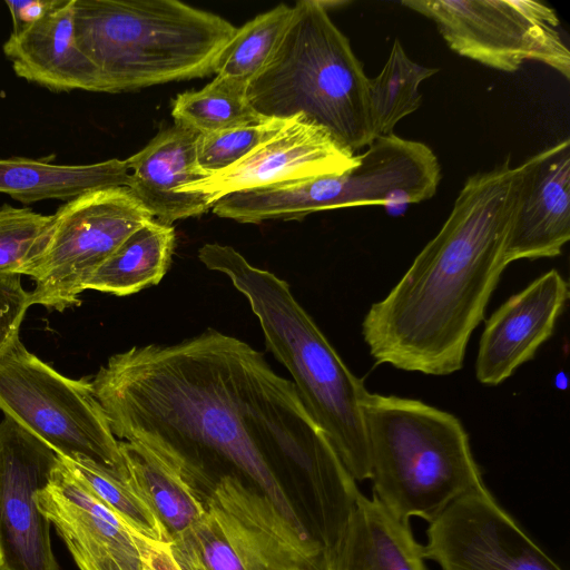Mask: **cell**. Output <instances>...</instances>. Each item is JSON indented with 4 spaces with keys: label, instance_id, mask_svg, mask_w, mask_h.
I'll return each instance as SVG.
<instances>
[{
    "label": "cell",
    "instance_id": "obj_19",
    "mask_svg": "<svg viewBox=\"0 0 570 570\" xmlns=\"http://www.w3.org/2000/svg\"><path fill=\"white\" fill-rule=\"evenodd\" d=\"M374 495L360 494L345 530L323 559V570H429L410 527Z\"/></svg>",
    "mask_w": 570,
    "mask_h": 570
},
{
    "label": "cell",
    "instance_id": "obj_6",
    "mask_svg": "<svg viewBox=\"0 0 570 570\" xmlns=\"http://www.w3.org/2000/svg\"><path fill=\"white\" fill-rule=\"evenodd\" d=\"M364 419L373 495L396 518L431 522L484 485L469 435L453 414L420 400L368 392Z\"/></svg>",
    "mask_w": 570,
    "mask_h": 570
},
{
    "label": "cell",
    "instance_id": "obj_27",
    "mask_svg": "<svg viewBox=\"0 0 570 570\" xmlns=\"http://www.w3.org/2000/svg\"><path fill=\"white\" fill-rule=\"evenodd\" d=\"M52 215L0 206V273L21 274L42 249Z\"/></svg>",
    "mask_w": 570,
    "mask_h": 570
},
{
    "label": "cell",
    "instance_id": "obj_29",
    "mask_svg": "<svg viewBox=\"0 0 570 570\" xmlns=\"http://www.w3.org/2000/svg\"><path fill=\"white\" fill-rule=\"evenodd\" d=\"M21 274L0 273V356L19 338L21 322L31 306Z\"/></svg>",
    "mask_w": 570,
    "mask_h": 570
},
{
    "label": "cell",
    "instance_id": "obj_2",
    "mask_svg": "<svg viewBox=\"0 0 570 570\" xmlns=\"http://www.w3.org/2000/svg\"><path fill=\"white\" fill-rule=\"evenodd\" d=\"M520 180L521 165L509 157L468 177L439 233L364 316L362 334L376 364L436 376L462 368L470 336L508 266Z\"/></svg>",
    "mask_w": 570,
    "mask_h": 570
},
{
    "label": "cell",
    "instance_id": "obj_5",
    "mask_svg": "<svg viewBox=\"0 0 570 570\" xmlns=\"http://www.w3.org/2000/svg\"><path fill=\"white\" fill-rule=\"evenodd\" d=\"M266 66L248 82L252 108L266 119L303 116L353 153L375 138L368 77L326 2L301 0Z\"/></svg>",
    "mask_w": 570,
    "mask_h": 570
},
{
    "label": "cell",
    "instance_id": "obj_15",
    "mask_svg": "<svg viewBox=\"0 0 570 570\" xmlns=\"http://www.w3.org/2000/svg\"><path fill=\"white\" fill-rule=\"evenodd\" d=\"M521 165L504 259L556 257L570 239V142L563 139Z\"/></svg>",
    "mask_w": 570,
    "mask_h": 570
},
{
    "label": "cell",
    "instance_id": "obj_30",
    "mask_svg": "<svg viewBox=\"0 0 570 570\" xmlns=\"http://www.w3.org/2000/svg\"><path fill=\"white\" fill-rule=\"evenodd\" d=\"M61 0L6 1L12 19V33L35 24L60 4Z\"/></svg>",
    "mask_w": 570,
    "mask_h": 570
},
{
    "label": "cell",
    "instance_id": "obj_21",
    "mask_svg": "<svg viewBox=\"0 0 570 570\" xmlns=\"http://www.w3.org/2000/svg\"><path fill=\"white\" fill-rule=\"evenodd\" d=\"M129 479L149 502L170 541L204 513V495L171 460L148 449L119 441Z\"/></svg>",
    "mask_w": 570,
    "mask_h": 570
},
{
    "label": "cell",
    "instance_id": "obj_7",
    "mask_svg": "<svg viewBox=\"0 0 570 570\" xmlns=\"http://www.w3.org/2000/svg\"><path fill=\"white\" fill-rule=\"evenodd\" d=\"M0 410L60 458L90 460L128 475L91 381L58 373L20 338L0 356Z\"/></svg>",
    "mask_w": 570,
    "mask_h": 570
},
{
    "label": "cell",
    "instance_id": "obj_28",
    "mask_svg": "<svg viewBox=\"0 0 570 570\" xmlns=\"http://www.w3.org/2000/svg\"><path fill=\"white\" fill-rule=\"evenodd\" d=\"M286 120L265 119L254 125L199 135L196 145L198 167L209 177L233 166L275 135Z\"/></svg>",
    "mask_w": 570,
    "mask_h": 570
},
{
    "label": "cell",
    "instance_id": "obj_3",
    "mask_svg": "<svg viewBox=\"0 0 570 570\" xmlns=\"http://www.w3.org/2000/svg\"><path fill=\"white\" fill-rule=\"evenodd\" d=\"M200 262L228 277L248 301L263 330L266 347L289 372L308 413L330 440L355 481L370 480L371 464L364 419L368 394L275 274L252 265L228 245L205 244Z\"/></svg>",
    "mask_w": 570,
    "mask_h": 570
},
{
    "label": "cell",
    "instance_id": "obj_16",
    "mask_svg": "<svg viewBox=\"0 0 570 570\" xmlns=\"http://www.w3.org/2000/svg\"><path fill=\"white\" fill-rule=\"evenodd\" d=\"M569 296L568 284L550 269L509 297L487 321L475 362V376L487 385L510 377L553 334Z\"/></svg>",
    "mask_w": 570,
    "mask_h": 570
},
{
    "label": "cell",
    "instance_id": "obj_4",
    "mask_svg": "<svg viewBox=\"0 0 570 570\" xmlns=\"http://www.w3.org/2000/svg\"><path fill=\"white\" fill-rule=\"evenodd\" d=\"M236 31L177 0H75V35L101 92L204 78Z\"/></svg>",
    "mask_w": 570,
    "mask_h": 570
},
{
    "label": "cell",
    "instance_id": "obj_24",
    "mask_svg": "<svg viewBox=\"0 0 570 570\" xmlns=\"http://www.w3.org/2000/svg\"><path fill=\"white\" fill-rule=\"evenodd\" d=\"M246 90L245 83L216 76L200 90L186 91L175 98L174 122L208 135L265 120L249 105Z\"/></svg>",
    "mask_w": 570,
    "mask_h": 570
},
{
    "label": "cell",
    "instance_id": "obj_18",
    "mask_svg": "<svg viewBox=\"0 0 570 570\" xmlns=\"http://www.w3.org/2000/svg\"><path fill=\"white\" fill-rule=\"evenodd\" d=\"M3 52L17 76L53 91L101 92L98 71L77 43L75 0H61L45 18L11 33Z\"/></svg>",
    "mask_w": 570,
    "mask_h": 570
},
{
    "label": "cell",
    "instance_id": "obj_9",
    "mask_svg": "<svg viewBox=\"0 0 570 570\" xmlns=\"http://www.w3.org/2000/svg\"><path fill=\"white\" fill-rule=\"evenodd\" d=\"M402 6L432 20L460 56L504 72L527 60L570 78V52L551 7L533 0H406Z\"/></svg>",
    "mask_w": 570,
    "mask_h": 570
},
{
    "label": "cell",
    "instance_id": "obj_11",
    "mask_svg": "<svg viewBox=\"0 0 570 570\" xmlns=\"http://www.w3.org/2000/svg\"><path fill=\"white\" fill-rule=\"evenodd\" d=\"M204 510L237 570H323V551L262 491L233 474L207 488Z\"/></svg>",
    "mask_w": 570,
    "mask_h": 570
},
{
    "label": "cell",
    "instance_id": "obj_17",
    "mask_svg": "<svg viewBox=\"0 0 570 570\" xmlns=\"http://www.w3.org/2000/svg\"><path fill=\"white\" fill-rule=\"evenodd\" d=\"M198 137V132L174 122L125 159L129 170L126 187L160 223L170 225L203 215L213 206L203 195L180 193L186 185L208 177L197 165Z\"/></svg>",
    "mask_w": 570,
    "mask_h": 570
},
{
    "label": "cell",
    "instance_id": "obj_13",
    "mask_svg": "<svg viewBox=\"0 0 570 570\" xmlns=\"http://www.w3.org/2000/svg\"><path fill=\"white\" fill-rule=\"evenodd\" d=\"M360 164V154L327 130L294 116L242 160L207 178L186 185L181 194H199L212 205L233 193L326 175L344 174Z\"/></svg>",
    "mask_w": 570,
    "mask_h": 570
},
{
    "label": "cell",
    "instance_id": "obj_20",
    "mask_svg": "<svg viewBox=\"0 0 570 570\" xmlns=\"http://www.w3.org/2000/svg\"><path fill=\"white\" fill-rule=\"evenodd\" d=\"M126 160L109 159L90 165H57L43 159H0V193L21 204L45 199L70 200L91 189L127 186Z\"/></svg>",
    "mask_w": 570,
    "mask_h": 570
},
{
    "label": "cell",
    "instance_id": "obj_12",
    "mask_svg": "<svg viewBox=\"0 0 570 570\" xmlns=\"http://www.w3.org/2000/svg\"><path fill=\"white\" fill-rule=\"evenodd\" d=\"M60 456L4 416L0 422V570H61L37 503Z\"/></svg>",
    "mask_w": 570,
    "mask_h": 570
},
{
    "label": "cell",
    "instance_id": "obj_25",
    "mask_svg": "<svg viewBox=\"0 0 570 570\" xmlns=\"http://www.w3.org/2000/svg\"><path fill=\"white\" fill-rule=\"evenodd\" d=\"M293 13V7L281 3L236 28L214 61V73L248 85L274 55Z\"/></svg>",
    "mask_w": 570,
    "mask_h": 570
},
{
    "label": "cell",
    "instance_id": "obj_14",
    "mask_svg": "<svg viewBox=\"0 0 570 570\" xmlns=\"http://www.w3.org/2000/svg\"><path fill=\"white\" fill-rule=\"evenodd\" d=\"M41 513L63 540L79 570H146L144 539L61 460L37 492Z\"/></svg>",
    "mask_w": 570,
    "mask_h": 570
},
{
    "label": "cell",
    "instance_id": "obj_10",
    "mask_svg": "<svg viewBox=\"0 0 570 570\" xmlns=\"http://www.w3.org/2000/svg\"><path fill=\"white\" fill-rule=\"evenodd\" d=\"M422 549L441 570H563L485 485L461 495L429 522Z\"/></svg>",
    "mask_w": 570,
    "mask_h": 570
},
{
    "label": "cell",
    "instance_id": "obj_22",
    "mask_svg": "<svg viewBox=\"0 0 570 570\" xmlns=\"http://www.w3.org/2000/svg\"><path fill=\"white\" fill-rule=\"evenodd\" d=\"M174 247V227L151 219L94 273L86 289L125 296L156 285L170 265Z\"/></svg>",
    "mask_w": 570,
    "mask_h": 570
},
{
    "label": "cell",
    "instance_id": "obj_26",
    "mask_svg": "<svg viewBox=\"0 0 570 570\" xmlns=\"http://www.w3.org/2000/svg\"><path fill=\"white\" fill-rule=\"evenodd\" d=\"M61 460L135 534L149 542H170L166 528L129 475L90 460Z\"/></svg>",
    "mask_w": 570,
    "mask_h": 570
},
{
    "label": "cell",
    "instance_id": "obj_1",
    "mask_svg": "<svg viewBox=\"0 0 570 570\" xmlns=\"http://www.w3.org/2000/svg\"><path fill=\"white\" fill-rule=\"evenodd\" d=\"M91 383L116 438L173 460L197 489L242 478L316 543L288 497L324 491L340 458L293 382L261 352L207 328L117 353Z\"/></svg>",
    "mask_w": 570,
    "mask_h": 570
},
{
    "label": "cell",
    "instance_id": "obj_31",
    "mask_svg": "<svg viewBox=\"0 0 570 570\" xmlns=\"http://www.w3.org/2000/svg\"><path fill=\"white\" fill-rule=\"evenodd\" d=\"M142 550L146 570H179L168 551L167 543H155L144 540Z\"/></svg>",
    "mask_w": 570,
    "mask_h": 570
},
{
    "label": "cell",
    "instance_id": "obj_8",
    "mask_svg": "<svg viewBox=\"0 0 570 570\" xmlns=\"http://www.w3.org/2000/svg\"><path fill=\"white\" fill-rule=\"evenodd\" d=\"M153 216L126 186L87 190L53 215L45 245L22 275L31 305L62 312L80 304L94 273Z\"/></svg>",
    "mask_w": 570,
    "mask_h": 570
},
{
    "label": "cell",
    "instance_id": "obj_23",
    "mask_svg": "<svg viewBox=\"0 0 570 570\" xmlns=\"http://www.w3.org/2000/svg\"><path fill=\"white\" fill-rule=\"evenodd\" d=\"M439 71L410 59L395 39L390 55L374 78H368V99L375 137L393 134L396 124L422 105L420 85Z\"/></svg>",
    "mask_w": 570,
    "mask_h": 570
}]
</instances>
